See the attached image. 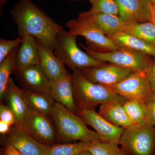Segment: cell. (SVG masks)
Segmentation results:
<instances>
[{
	"label": "cell",
	"mask_w": 155,
	"mask_h": 155,
	"mask_svg": "<svg viewBox=\"0 0 155 155\" xmlns=\"http://www.w3.org/2000/svg\"><path fill=\"white\" fill-rule=\"evenodd\" d=\"M19 37L30 35L54 49L58 36L64 28L39 8L31 0H20L11 11Z\"/></svg>",
	"instance_id": "1"
},
{
	"label": "cell",
	"mask_w": 155,
	"mask_h": 155,
	"mask_svg": "<svg viewBox=\"0 0 155 155\" xmlns=\"http://www.w3.org/2000/svg\"><path fill=\"white\" fill-rule=\"evenodd\" d=\"M51 117L54 123L58 142L78 140L92 143L101 141L98 134L89 129L80 116L60 103H55Z\"/></svg>",
	"instance_id": "2"
},
{
	"label": "cell",
	"mask_w": 155,
	"mask_h": 155,
	"mask_svg": "<svg viewBox=\"0 0 155 155\" xmlns=\"http://www.w3.org/2000/svg\"><path fill=\"white\" fill-rule=\"evenodd\" d=\"M72 85L74 97L78 109H94L99 104L126 100L107 86L87 80L81 75L79 69L72 70Z\"/></svg>",
	"instance_id": "3"
},
{
	"label": "cell",
	"mask_w": 155,
	"mask_h": 155,
	"mask_svg": "<svg viewBox=\"0 0 155 155\" xmlns=\"http://www.w3.org/2000/svg\"><path fill=\"white\" fill-rule=\"evenodd\" d=\"M65 24L70 33L83 37L88 48L92 51L105 52L120 48L97 27L86 12L80 13L77 18L71 19Z\"/></svg>",
	"instance_id": "4"
},
{
	"label": "cell",
	"mask_w": 155,
	"mask_h": 155,
	"mask_svg": "<svg viewBox=\"0 0 155 155\" xmlns=\"http://www.w3.org/2000/svg\"><path fill=\"white\" fill-rule=\"evenodd\" d=\"M76 37L69 31H64L57 37L55 48L53 51L64 65L72 70L105 64L81 51L76 44Z\"/></svg>",
	"instance_id": "5"
},
{
	"label": "cell",
	"mask_w": 155,
	"mask_h": 155,
	"mask_svg": "<svg viewBox=\"0 0 155 155\" xmlns=\"http://www.w3.org/2000/svg\"><path fill=\"white\" fill-rule=\"evenodd\" d=\"M127 155H154L155 127L150 125H132L125 128L120 139Z\"/></svg>",
	"instance_id": "6"
},
{
	"label": "cell",
	"mask_w": 155,
	"mask_h": 155,
	"mask_svg": "<svg viewBox=\"0 0 155 155\" xmlns=\"http://www.w3.org/2000/svg\"><path fill=\"white\" fill-rule=\"evenodd\" d=\"M86 53L98 61L105 63L109 62L134 71H147L150 59L143 53L120 48L119 49L105 52H96L81 44Z\"/></svg>",
	"instance_id": "7"
},
{
	"label": "cell",
	"mask_w": 155,
	"mask_h": 155,
	"mask_svg": "<svg viewBox=\"0 0 155 155\" xmlns=\"http://www.w3.org/2000/svg\"><path fill=\"white\" fill-rule=\"evenodd\" d=\"M108 87L126 100H137L148 105L153 97L147 71H135L119 83Z\"/></svg>",
	"instance_id": "8"
},
{
	"label": "cell",
	"mask_w": 155,
	"mask_h": 155,
	"mask_svg": "<svg viewBox=\"0 0 155 155\" xmlns=\"http://www.w3.org/2000/svg\"><path fill=\"white\" fill-rule=\"evenodd\" d=\"M19 127L42 144L48 146L55 144L56 129L48 116L31 110L23 119Z\"/></svg>",
	"instance_id": "9"
},
{
	"label": "cell",
	"mask_w": 155,
	"mask_h": 155,
	"mask_svg": "<svg viewBox=\"0 0 155 155\" xmlns=\"http://www.w3.org/2000/svg\"><path fill=\"white\" fill-rule=\"evenodd\" d=\"M77 114L86 124L95 130L101 141L120 144V139L125 128L115 126L108 122L94 109L81 108L78 109Z\"/></svg>",
	"instance_id": "10"
},
{
	"label": "cell",
	"mask_w": 155,
	"mask_h": 155,
	"mask_svg": "<svg viewBox=\"0 0 155 155\" xmlns=\"http://www.w3.org/2000/svg\"><path fill=\"white\" fill-rule=\"evenodd\" d=\"M79 70L81 75L87 80L107 86L119 83L135 72L113 64H104Z\"/></svg>",
	"instance_id": "11"
},
{
	"label": "cell",
	"mask_w": 155,
	"mask_h": 155,
	"mask_svg": "<svg viewBox=\"0 0 155 155\" xmlns=\"http://www.w3.org/2000/svg\"><path fill=\"white\" fill-rule=\"evenodd\" d=\"M4 139L5 145L13 146L24 155H46L49 146L42 144L20 127H11Z\"/></svg>",
	"instance_id": "12"
},
{
	"label": "cell",
	"mask_w": 155,
	"mask_h": 155,
	"mask_svg": "<svg viewBox=\"0 0 155 155\" xmlns=\"http://www.w3.org/2000/svg\"><path fill=\"white\" fill-rule=\"evenodd\" d=\"M14 72L18 81L25 89L50 94V81L40 64L16 69Z\"/></svg>",
	"instance_id": "13"
},
{
	"label": "cell",
	"mask_w": 155,
	"mask_h": 155,
	"mask_svg": "<svg viewBox=\"0 0 155 155\" xmlns=\"http://www.w3.org/2000/svg\"><path fill=\"white\" fill-rule=\"evenodd\" d=\"M119 16L126 22H144L151 20L149 0H116Z\"/></svg>",
	"instance_id": "14"
},
{
	"label": "cell",
	"mask_w": 155,
	"mask_h": 155,
	"mask_svg": "<svg viewBox=\"0 0 155 155\" xmlns=\"http://www.w3.org/2000/svg\"><path fill=\"white\" fill-rule=\"evenodd\" d=\"M40 65L45 75L51 81L58 80L68 74L65 65L56 56L51 49L36 39Z\"/></svg>",
	"instance_id": "15"
},
{
	"label": "cell",
	"mask_w": 155,
	"mask_h": 155,
	"mask_svg": "<svg viewBox=\"0 0 155 155\" xmlns=\"http://www.w3.org/2000/svg\"><path fill=\"white\" fill-rule=\"evenodd\" d=\"M72 79V74L68 73L58 80L50 81V94L55 102L77 114L78 109L75 102Z\"/></svg>",
	"instance_id": "16"
},
{
	"label": "cell",
	"mask_w": 155,
	"mask_h": 155,
	"mask_svg": "<svg viewBox=\"0 0 155 155\" xmlns=\"http://www.w3.org/2000/svg\"><path fill=\"white\" fill-rule=\"evenodd\" d=\"M4 99L6 100L7 105L15 115L16 124L14 125L20 127L23 119L31 110L26 102L23 88L17 86L12 78L9 81Z\"/></svg>",
	"instance_id": "17"
},
{
	"label": "cell",
	"mask_w": 155,
	"mask_h": 155,
	"mask_svg": "<svg viewBox=\"0 0 155 155\" xmlns=\"http://www.w3.org/2000/svg\"><path fill=\"white\" fill-rule=\"evenodd\" d=\"M107 36L111 39L119 48H126L155 58V45L141 39L123 31Z\"/></svg>",
	"instance_id": "18"
},
{
	"label": "cell",
	"mask_w": 155,
	"mask_h": 155,
	"mask_svg": "<svg viewBox=\"0 0 155 155\" xmlns=\"http://www.w3.org/2000/svg\"><path fill=\"white\" fill-rule=\"evenodd\" d=\"M22 38L23 41L17 51L16 69L40 64L35 38L30 35H25Z\"/></svg>",
	"instance_id": "19"
},
{
	"label": "cell",
	"mask_w": 155,
	"mask_h": 155,
	"mask_svg": "<svg viewBox=\"0 0 155 155\" xmlns=\"http://www.w3.org/2000/svg\"><path fill=\"white\" fill-rule=\"evenodd\" d=\"M121 101L110 102L101 104L98 114L118 127L126 128L133 125L128 119Z\"/></svg>",
	"instance_id": "20"
},
{
	"label": "cell",
	"mask_w": 155,
	"mask_h": 155,
	"mask_svg": "<svg viewBox=\"0 0 155 155\" xmlns=\"http://www.w3.org/2000/svg\"><path fill=\"white\" fill-rule=\"evenodd\" d=\"M86 14L102 32L107 36L123 31L126 22L120 17L112 14L91 13Z\"/></svg>",
	"instance_id": "21"
},
{
	"label": "cell",
	"mask_w": 155,
	"mask_h": 155,
	"mask_svg": "<svg viewBox=\"0 0 155 155\" xmlns=\"http://www.w3.org/2000/svg\"><path fill=\"white\" fill-rule=\"evenodd\" d=\"M26 102L31 110L51 116L55 102L50 94L23 88Z\"/></svg>",
	"instance_id": "22"
},
{
	"label": "cell",
	"mask_w": 155,
	"mask_h": 155,
	"mask_svg": "<svg viewBox=\"0 0 155 155\" xmlns=\"http://www.w3.org/2000/svg\"><path fill=\"white\" fill-rule=\"evenodd\" d=\"M123 106L132 125H151L148 105L140 101L130 100H126Z\"/></svg>",
	"instance_id": "23"
},
{
	"label": "cell",
	"mask_w": 155,
	"mask_h": 155,
	"mask_svg": "<svg viewBox=\"0 0 155 155\" xmlns=\"http://www.w3.org/2000/svg\"><path fill=\"white\" fill-rule=\"evenodd\" d=\"M123 31L155 45V24L151 21L126 22Z\"/></svg>",
	"instance_id": "24"
},
{
	"label": "cell",
	"mask_w": 155,
	"mask_h": 155,
	"mask_svg": "<svg viewBox=\"0 0 155 155\" xmlns=\"http://www.w3.org/2000/svg\"><path fill=\"white\" fill-rule=\"evenodd\" d=\"M18 48H15L0 64V99L2 101L12 72L17 68Z\"/></svg>",
	"instance_id": "25"
},
{
	"label": "cell",
	"mask_w": 155,
	"mask_h": 155,
	"mask_svg": "<svg viewBox=\"0 0 155 155\" xmlns=\"http://www.w3.org/2000/svg\"><path fill=\"white\" fill-rule=\"evenodd\" d=\"M91 144L83 141L55 143L49 147L46 155H79L89 150Z\"/></svg>",
	"instance_id": "26"
},
{
	"label": "cell",
	"mask_w": 155,
	"mask_h": 155,
	"mask_svg": "<svg viewBox=\"0 0 155 155\" xmlns=\"http://www.w3.org/2000/svg\"><path fill=\"white\" fill-rule=\"evenodd\" d=\"M91 4V13L119 15V8L116 0H89Z\"/></svg>",
	"instance_id": "27"
},
{
	"label": "cell",
	"mask_w": 155,
	"mask_h": 155,
	"mask_svg": "<svg viewBox=\"0 0 155 155\" xmlns=\"http://www.w3.org/2000/svg\"><path fill=\"white\" fill-rule=\"evenodd\" d=\"M118 145L97 141L91 143L89 150L93 155H118Z\"/></svg>",
	"instance_id": "28"
},
{
	"label": "cell",
	"mask_w": 155,
	"mask_h": 155,
	"mask_svg": "<svg viewBox=\"0 0 155 155\" xmlns=\"http://www.w3.org/2000/svg\"><path fill=\"white\" fill-rule=\"evenodd\" d=\"M22 41L23 38L20 37L13 40L0 39V64L13 50L20 45Z\"/></svg>",
	"instance_id": "29"
},
{
	"label": "cell",
	"mask_w": 155,
	"mask_h": 155,
	"mask_svg": "<svg viewBox=\"0 0 155 155\" xmlns=\"http://www.w3.org/2000/svg\"><path fill=\"white\" fill-rule=\"evenodd\" d=\"M0 120L10 124L11 126L16 124V119L14 112L8 105L0 106Z\"/></svg>",
	"instance_id": "30"
},
{
	"label": "cell",
	"mask_w": 155,
	"mask_h": 155,
	"mask_svg": "<svg viewBox=\"0 0 155 155\" xmlns=\"http://www.w3.org/2000/svg\"><path fill=\"white\" fill-rule=\"evenodd\" d=\"M147 73L151 87L153 95L155 96V59L149 60Z\"/></svg>",
	"instance_id": "31"
},
{
	"label": "cell",
	"mask_w": 155,
	"mask_h": 155,
	"mask_svg": "<svg viewBox=\"0 0 155 155\" xmlns=\"http://www.w3.org/2000/svg\"><path fill=\"white\" fill-rule=\"evenodd\" d=\"M150 109V124L155 127V96L153 95L148 104Z\"/></svg>",
	"instance_id": "32"
},
{
	"label": "cell",
	"mask_w": 155,
	"mask_h": 155,
	"mask_svg": "<svg viewBox=\"0 0 155 155\" xmlns=\"http://www.w3.org/2000/svg\"><path fill=\"white\" fill-rule=\"evenodd\" d=\"M1 155H24L10 144L5 145L1 151Z\"/></svg>",
	"instance_id": "33"
},
{
	"label": "cell",
	"mask_w": 155,
	"mask_h": 155,
	"mask_svg": "<svg viewBox=\"0 0 155 155\" xmlns=\"http://www.w3.org/2000/svg\"><path fill=\"white\" fill-rule=\"evenodd\" d=\"M11 126L10 124L0 120V133L3 135H6L11 130Z\"/></svg>",
	"instance_id": "34"
},
{
	"label": "cell",
	"mask_w": 155,
	"mask_h": 155,
	"mask_svg": "<svg viewBox=\"0 0 155 155\" xmlns=\"http://www.w3.org/2000/svg\"><path fill=\"white\" fill-rule=\"evenodd\" d=\"M150 21L155 24V2L151 4Z\"/></svg>",
	"instance_id": "35"
},
{
	"label": "cell",
	"mask_w": 155,
	"mask_h": 155,
	"mask_svg": "<svg viewBox=\"0 0 155 155\" xmlns=\"http://www.w3.org/2000/svg\"><path fill=\"white\" fill-rule=\"evenodd\" d=\"M79 155H93V154L89 150H87L84 151L82 153H81Z\"/></svg>",
	"instance_id": "36"
},
{
	"label": "cell",
	"mask_w": 155,
	"mask_h": 155,
	"mask_svg": "<svg viewBox=\"0 0 155 155\" xmlns=\"http://www.w3.org/2000/svg\"><path fill=\"white\" fill-rule=\"evenodd\" d=\"M6 2V0H0V10L2 11V8L4 5L5 4ZM1 11V13L2 12Z\"/></svg>",
	"instance_id": "37"
},
{
	"label": "cell",
	"mask_w": 155,
	"mask_h": 155,
	"mask_svg": "<svg viewBox=\"0 0 155 155\" xmlns=\"http://www.w3.org/2000/svg\"><path fill=\"white\" fill-rule=\"evenodd\" d=\"M118 155H127L122 150V149L119 148V152H118Z\"/></svg>",
	"instance_id": "38"
},
{
	"label": "cell",
	"mask_w": 155,
	"mask_h": 155,
	"mask_svg": "<svg viewBox=\"0 0 155 155\" xmlns=\"http://www.w3.org/2000/svg\"><path fill=\"white\" fill-rule=\"evenodd\" d=\"M149 1L151 2V3H153L155 2V0H149Z\"/></svg>",
	"instance_id": "39"
},
{
	"label": "cell",
	"mask_w": 155,
	"mask_h": 155,
	"mask_svg": "<svg viewBox=\"0 0 155 155\" xmlns=\"http://www.w3.org/2000/svg\"><path fill=\"white\" fill-rule=\"evenodd\" d=\"M71 1H80V0H71Z\"/></svg>",
	"instance_id": "40"
},
{
	"label": "cell",
	"mask_w": 155,
	"mask_h": 155,
	"mask_svg": "<svg viewBox=\"0 0 155 155\" xmlns=\"http://www.w3.org/2000/svg\"><path fill=\"white\" fill-rule=\"evenodd\" d=\"M154 155H155V153H154Z\"/></svg>",
	"instance_id": "41"
}]
</instances>
